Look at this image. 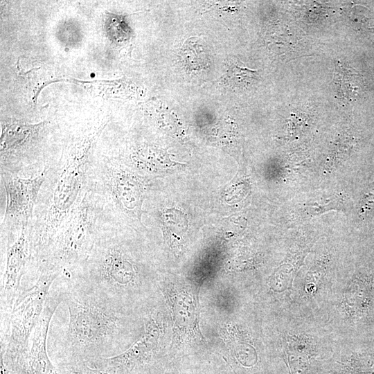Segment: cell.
Instances as JSON below:
<instances>
[{
  "label": "cell",
  "mask_w": 374,
  "mask_h": 374,
  "mask_svg": "<svg viewBox=\"0 0 374 374\" xmlns=\"http://www.w3.org/2000/svg\"><path fill=\"white\" fill-rule=\"evenodd\" d=\"M98 175L105 196L124 214L139 220L144 191L141 179L109 162L98 169Z\"/></svg>",
  "instance_id": "cell-6"
},
{
  "label": "cell",
  "mask_w": 374,
  "mask_h": 374,
  "mask_svg": "<svg viewBox=\"0 0 374 374\" xmlns=\"http://www.w3.org/2000/svg\"><path fill=\"white\" fill-rule=\"evenodd\" d=\"M374 202V187L371 189V190L367 193L364 197V199L362 201V208L364 211H366L369 210L372 204Z\"/></svg>",
  "instance_id": "cell-15"
},
{
  "label": "cell",
  "mask_w": 374,
  "mask_h": 374,
  "mask_svg": "<svg viewBox=\"0 0 374 374\" xmlns=\"http://www.w3.org/2000/svg\"><path fill=\"white\" fill-rule=\"evenodd\" d=\"M48 168L34 177L22 178L15 173L1 172L6 194L3 225L10 231L30 227L40 190Z\"/></svg>",
  "instance_id": "cell-5"
},
{
  "label": "cell",
  "mask_w": 374,
  "mask_h": 374,
  "mask_svg": "<svg viewBox=\"0 0 374 374\" xmlns=\"http://www.w3.org/2000/svg\"><path fill=\"white\" fill-rule=\"evenodd\" d=\"M179 57L184 66L190 71L208 68L209 57L204 44L197 37H190L183 44Z\"/></svg>",
  "instance_id": "cell-12"
},
{
  "label": "cell",
  "mask_w": 374,
  "mask_h": 374,
  "mask_svg": "<svg viewBox=\"0 0 374 374\" xmlns=\"http://www.w3.org/2000/svg\"><path fill=\"white\" fill-rule=\"evenodd\" d=\"M78 142L55 170L48 169L30 227L31 260L37 262L88 186L91 151L99 131ZM36 204V205H37Z\"/></svg>",
  "instance_id": "cell-1"
},
{
  "label": "cell",
  "mask_w": 374,
  "mask_h": 374,
  "mask_svg": "<svg viewBox=\"0 0 374 374\" xmlns=\"http://www.w3.org/2000/svg\"><path fill=\"white\" fill-rule=\"evenodd\" d=\"M83 374H110L107 372L101 371L98 369H93L86 367Z\"/></svg>",
  "instance_id": "cell-16"
},
{
  "label": "cell",
  "mask_w": 374,
  "mask_h": 374,
  "mask_svg": "<svg viewBox=\"0 0 374 374\" xmlns=\"http://www.w3.org/2000/svg\"><path fill=\"white\" fill-rule=\"evenodd\" d=\"M29 231V226L23 227L6 250V266L1 282V315L11 310L17 298L25 290L21 287V279L32 258Z\"/></svg>",
  "instance_id": "cell-7"
},
{
  "label": "cell",
  "mask_w": 374,
  "mask_h": 374,
  "mask_svg": "<svg viewBox=\"0 0 374 374\" xmlns=\"http://www.w3.org/2000/svg\"><path fill=\"white\" fill-rule=\"evenodd\" d=\"M64 300L69 312L65 341L69 348L94 352L112 344L121 321L114 303L77 286L64 293Z\"/></svg>",
  "instance_id": "cell-3"
},
{
  "label": "cell",
  "mask_w": 374,
  "mask_h": 374,
  "mask_svg": "<svg viewBox=\"0 0 374 374\" xmlns=\"http://www.w3.org/2000/svg\"><path fill=\"white\" fill-rule=\"evenodd\" d=\"M336 84L340 93L348 98L354 97L359 90V77L348 69L337 70Z\"/></svg>",
  "instance_id": "cell-14"
},
{
  "label": "cell",
  "mask_w": 374,
  "mask_h": 374,
  "mask_svg": "<svg viewBox=\"0 0 374 374\" xmlns=\"http://www.w3.org/2000/svg\"><path fill=\"white\" fill-rule=\"evenodd\" d=\"M308 374H328V373L326 372L324 373L318 372L317 370H315L314 368V369L312 368Z\"/></svg>",
  "instance_id": "cell-18"
},
{
  "label": "cell",
  "mask_w": 374,
  "mask_h": 374,
  "mask_svg": "<svg viewBox=\"0 0 374 374\" xmlns=\"http://www.w3.org/2000/svg\"><path fill=\"white\" fill-rule=\"evenodd\" d=\"M93 186L62 223L46 249L35 262L39 272L70 274L88 259L104 226L105 203Z\"/></svg>",
  "instance_id": "cell-2"
},
{
  "label": "cell",
  "mask_w": 374,
  "mask_h": 374,
  "mask_svg": "<svg viewBox=\"0 0 374 374\" xmlns=\"http://www.w3.org/2000/svg\"><path fill=\"white\" fill-rule=\"evenodd\" d=\"M159 335L158 324L151 320L145 332L128 350L123 353L106 359L107 367L114 372L132 369L147 361L154 350Z\"/></svg>",
  "instance_id": "cell-9"
},
{
  "label": "cell",
  "mask_w": 374,
  "mask_h": 374,
  "mask_svg": "<svg viewBox=\"0 0 374 374\" xmlns=\"http://www.w3.org/2000/svg\"><path fill=\"white\" fill-rule=\"evenodd\" d=\"M371 281L367 277L357 276L346 287L341 306L351 318L365 314L371 303Z\"/></svg>",
  "instance_id": "cell-11"
},
{
  "label": "cell",
  "mask_w": 374,
  "mask_h": 374,
  "mask_svg": "<svg viewBox=\"0 0 374 374\" xmlns=\"http://www.w3.org/2000/svg\"><path fill=\"white\" fill-rule=\"evenodd\" d=\"M258 79V71L243 66L236 60H231L227 65L223 81L230 87L244 89L254 83Z\"/></svg>",
  "instance_id": "cell-13"
},
{
  "label": "cell",
  "mask_w": 374,
  "mask_h": 374,
  "mask_svg": "<svg viewBox=\"0 0 374 374\" xmlns=\"http://www.w3.org/2000/svg\"><path fill=\"white\" fill-rule=\"evenodd\" d=\"M1 374H8V371H7L4 364V360L2 357H1Z\"/></svg>",
  "instance_id": "cell-17"
},
{
  "label": "cell",
  "mask_w": 374,
  "mask_h": 374,
  "mask_svg": "<svg viewBox=\"0 0 374 374\" xmlns=\"http://www.w3.org/2000/svg\"><path fill=\"white\" fill-rule=\"evenodd\" d=\"M64 293L49 292L42 314L31 335V347L26 361L29 374H57L48 357L46 339L49 324Z\"/></svg>",
  "instance_id": "cell-8"
},
{
  "label": "cell",
  "mask_w": 374,
  "mask_h": 374,
  "mask_svg": "<svg viewBox=\"0 0 374 374\" xmlns=\"http://www.w3.org/2000/svg\"><path fill=\"white\" fill-rule=\"evenodd\" d=\"M60 274L42 271L30 288L25 289L11 310L1 316V356L26 363L32 333L42 314L51 286Z\"/></svg>",
  "instance_id": "cell-4"
},
{
  "label": "cell",
  "mask_w": 374,
  "mask_h": 374,
  "mask_svg": "<svg viewBox=\"0 0 374 374\" xmlns=\"http://www.w3.org/2000/svg\"><path fill=\"white\" fill-rule=\"evenodd\" d=\"M230 367H231V368L233 370V371L234 372V373H235V374H237V373H235V371H234V369H233L231 366H230Z\"/></svg>",
  "instance_id": "cell-19"
},
{
  "label": "cell",
  "mask_w": 374,
  "mask_h": 374,
  "mask_svg": "<svg viewBox=\"0 0 374 374\" xmlns=\"http://www.w3.org/2000/svg\"><path fill=\"white\" fill-rule=\"evenodd\" d=\"M283 348L284 359L290 374H308L317 356V347L305 336L287 337Z\"/></svg>",
  "instance_id": "cell-10"
}]
</instances>
